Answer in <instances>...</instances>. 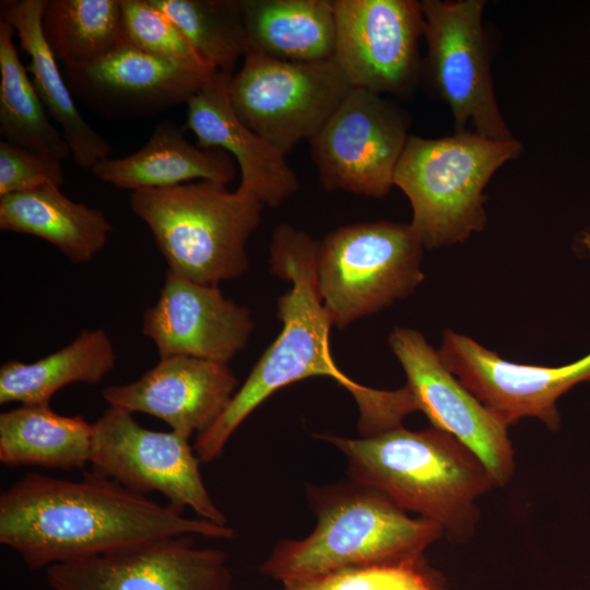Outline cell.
Segmentation results:
<instances>
[{
    "label": "cell",
    "mask_w": 590,
    "mask_h": 590,
    "mask_svg": "<svg viewBox=\"0 0 590 590\" xmlns=\"http://www.w3.org/2000/svg\"><path fill=\"white\" fill-rule=\"evenodd\" d=\"M389 345L400 362L416 411L433 427L445 430L483 461L496 486L506 485L515 472V453L508 426L499 421L444 365L438 351L410 328H396Z\"/></svg>",
    "instance_id": "13"
},
{
    "label": "cell",
    "mask_w": 590,
    "mask_h": 590,
    "mask_svg": "<svg viewBox=\"0 0 590 590\" xmlns=\"http://www.w3.org/2000/svg\"><path fill=\"white\" fill-rule=\"evenodd\" d=\"M306 492L316 528L304 539L279 542L260 567L283 583L349 566L416 560L444 535L437 523L408 516L380 493L353 481L308 485Z\"/></svg>",
    "instance_id": "4"
},
{
    "label": "cell",
    "mask_w": 590,
    "mask_h": 590,
    "mask_svg": "<svg viewBox=\"0 0 590 590\" xmlns=\"http://www.w3.org/2000/svg\"><path fill=\"white\" fill-rule=\"evenodd\" d=\"M126 39L138 49L203 74L216 71L196 52L179 27L151 0H121Z\"/></svg>",
    "instance_id": "30"
},
{
    "label": "cell",
    "mask_w": 590,
    "mask_h": 590,
    "mask_svg": "<svg viewBox=\"0 0 590 590\" xmlns=\"http://www.w3.org/2000/svg\"><path fill=\"white\" fill-rule=\"evenodd\" d=\"M235 161L221 149H202L185 138L170 120L158 122L134 153L96 163L91 172L101 181L132 191L168 188L193 180L226 187L236 176Z\"/></svg>",
    "instance_id": "20"
},
{
    "label": "cell",
    "mask_w": 590,
    "mask_h": 590,
    "mask_svg": "<svg viewBox=\"0 0 590 590\" xmlns=\"http://www.w3.org/2000/svg\"><path fill=\"white\" fill-rule=\"evenodd\" d=\"M284 590H449L424 557L394 564L356 565L285 582Z\"/></svg>",
    "instance_id": "29"
},
{
    "label": "cell",
    "mask_w": 590,
    "mask_h": 590,
    "mask_svg": "<svg viewBox=\"0 0 590 590\" xmlns=\"http://www.w3.org/2000/svg\"><path fill=\"white\" fill-rule=\"evenodd\" d=\"M232 75L215 72L187 102L185 127L194 133L198 146L221 149L233 156L240 170L238 192L276 208L298 190L297 175L284 153L236 115L228 96Z\"/></svg>",
    "instance_id": "19"
},
{
    "label": "cell",
    "mask_w": 590,
    "mask_h": 590,
    "mask_svg": "<svg viewBox=\"0 0 590 590\" xmlns=\"http://www.w3.org/2000/svg\"><path fill=\"white\" fill-rule=\"evenodd\" d=\"M130 206L150 228L167 271L209 285L247 271V240L264 208L209 181L135 190Z\"/></svg>",
    "instance_id": "5"
},
{
    "label": "cell",
    "mask_w": 590,
    "mask_h": 590,
    "mask_svg": "<svg viewBox=\"0 0 590 590\" xmlns=\"http://www.w3.org/2000/svg\"><path fill=\"white\" fill-rule=\"evenodd\" d=\"M318 438L343 453L351 481L437 523L452 542L473 536L477 500L496 486L472 449L436 427L414 432L399 425L368 437Z\"/></svg>",
    "instance_id": "3"
},
{
    "label": "cell",
    "mask_w": 590,
    "mask_h": 590,
    "mask_svg": "<svg viewBox=\"0 0 590 590\" xmlns=\"http://www.w3.org/2000/svg\"><path fill=\"white\" fill-rule=\"evenodd\" d=\"M437 351L444 365L506 426L534 417L557 430L558 399L590 380V353L557 367L519 364L452 330H446Z\"/></svg>",
    "instance_id": "14"
},
{
    "label": "cell",
    "mask_w": 590,
    "mask_h": 590,
    "mask_svg": "<svg viewBox=\"0 0 590 590\" xmlns=\"http://www.w3.org/2000/svg\"><path fill=\"white\" fill-rule=\"evenodd\" d=\"M0 228L42 238L75 264L93 260L113 231L102 211L72 201L55 186L1 196Z\"/></svg>",
    "instance_id": "22"
},
{
    "label": "cell",
    "mask_w": 590,
    "mask_h": 590,
    "mask_svg": "<svg viewBox=\"0 0 590 590\" xmlns=\"http://www.w3.org/2000/svg\"><path fill=\"white\" fill-rule=\"evenodd\" d=\"M46 0H4L0 20L9 23L21 48L31 58L27 71L49 117L57 122L69 144L74 163L90 169L109 157L111 146L79 113L42 25Z\"/></svg>",
    "instance_id": "21"
},
{
    "label": "cell",
    "mask_w": 590,
    "mask_h": 590,
    "mask_svg": "<svg viewBox=\"0 0 590 590\" xmlns=\"http://www.w3.org/2000/svg\"><path fill=\"white\" fill-rule=\"evenodd\" d=\"M93 426L49 404L21 405L0 414V461L7 467L82 469L90 462Z\"/></svg>",
    "instance_id": "25"
},
{
    "label": "cell",
    "mask_w": 590,
    "mask_h": 590,
    "mask_svg": "<svg viewBox=\"0 0 590 590\" xmlns=\"http://www.w3.org/2000/svg\"><path fill=\"white\" fill-rule=\"evenodd\" d=\"M228 83L238 118L285 155L309 141L353 88L333 58L292 62L248 51Z\"/></svg>",
    "instance_id": "8"
},
{
    "label": "cell",
    "mask_w": 590,
    "mask_h": 590,
    "mask_svg": "<svg viewBox=\"0 0 590 590\" xmlns=\"http://www.w3.org/2000/svg\"><path fill=\"white\" fill-rule=\"evenodd\" d=\"M240 4L246 52L292 62H317L333 57V1L240 0Z\"/></svg>",
    "instance_id": "23"
},
{
    "label": "cell",
    "mask_w": 590,
    "mask_h": 590,
    "mask_svg": "<svg viewBox=\"0 0 590 590\" xmlns=\"http://www.w3.org/2000/svg\"><path fill=\"white\" fill-rule=\"evenodd\" d=\"M182 512L94 471L76 481L28 473L0 494V543L34 570L170 536L236 535Z\"/></svg>",
    "instance_id": "1"
},
{
    "label": "cell",
    "mask_w": 590,
    "mask_h": 590,
    "mask_svg": "<svg viewBox=\"0 0 590 590\" xmlns=\"http://www.w3.org/2000/svg\"><path fill=\"white\" fill-rule=\"evenodd\" d=\"M64 182L61 161L39 152L0 142V197Z\"/></svg>",
    "instance_id": "31"
},
{
    "label": "cell",
    "mask_w": 590,
    "mask_h": 590,
    "mask_svg": "<svg viewBox=\"0 0 590 590\" xmlns=\"http://www.w3.org/2000/svg\"><path fill=\"white\" fill-rule=\"evenodd\" d=\"M253 330L250 310L226 298L217 285L170 271L142 320V332L160 357L190 356L222 364L246 347Z\"/></svg>",
    "instance_id": "16"
},
{
    "label": "cell",
    "mask_w": 590,
    "mask_h": 590,
    "mask_svg": "<svg viewBox=\"0 0 590 590\" xmlns=\"http://www.w3.org/2000/svg\"><path fill=\"white\" fill-rule=\"evenodd\" d=\"M424 37L434 86L449 105L457 132L510 141L496 102L482 26L484 1L424 0Z\"/></svg>",
    "instance_id": "11"
},
{
    "label": "cell",
    "mask_w": 590,
    "mask_h": 590,
    "mask_svg": "<svg viewBox=\"0 0 590 590\" xmlns=\"http://www.w3.org/2000/svg\"><path fill=\"white\" fill-rule=\"evenodd\" d=\"M66 73L73 95L99 115L117 119L146 118L187 104L214 74L186 69L128 42L96 62Z\"/></svg>",
    "instance_id": "17"
},
{
    "label": "cell",
    "mask_w": 590,
    "mask_h": 590,
    "mask_svg": "<svg viewBox=\"0 0 590 590\" xmlns=\"http://www.w3.org/2000/svg\"><path fill=\"white\" fill-rule=\"evenodd\" d=\"M213 70L233 74L247 43L240 0H151Z\"/></svg>",
    "instance_id": "28"
},
{
    "label": "cell",
    "mask_w": 590,
    "mask_h": 590,
    "mask_svg": "<svg viewBox=\"0 0 590 590\" xmlns=\"http://www.w3.org/2000/svg\"><path fill=\"white\" fill-rule=\"evenodd\" d=\"M92 426V471L142 495L157 492L180 511L190 507L201 519L227 526L203 483L189 437L148 429L113 405Z\"/></svg>",
    "instance_id": "9"
},
{
    "label": "cell",
    "mask_w": 590,
    "mask_h": 590,
    "mask_svg": "<svg viewBox=\"0 0 590 590\" xmlns=\"http://www.w3.org/2000/svg\"><path fill=\"white\" fill-rule=\"evenodd\" d=\"M237 385L227 364L167 356L139 379L104 388L102 396L109 405L155 416L190 438L220 418Z\"/></svg>",
    "instance_id": "18"
},
{
    "label": "cell",
    "mask_w": 590,
    "mask_h": 590,
    "mask_svg": "<svg viewBox=\"0 0 590 590\" xmlns=\"http://www.w3.org/2000/svg\"><path fill=\"white\" fill-rule=\"evenodd\" d=\"M408 119L380 94L353 87L308 141L328 191L382 198L408 142Z\"/></svg>",
    "instance_id": "10"
},
{
    "label": "cell",
    "mask_w": 590,
    "mask_h": 590,
    "mask_svg": "<svg viewBox=\"0 0 590 590\" xmlns=\"http://www.w3.org/2000/svg\"><path fill=\"white\" fill-rule=\"evenodd\" d=\"M42 25L66 70L87 67L127 42L121 0H46Z\"/></svg>",
    "instance_id": "26"
},
{
    "label": "cell",
    "mask_w": 590,
    "mask_h": 590,
    "mask_svg": "<svg viewBox=\"0 0 590 590\" xmlns=\"http://www.w3.org/2000/svg\"><path fill=\"white\" fill-rule=\"evenodd\" d=\"M424 246L410 224L344 225L318 243L316 280L333 327L344 329L411 295L423 282Z\"/></svg>",
    "instance_id": "7"
},
{
    "label": "cell",
    "mask_w": 590,
    "mask_h": 590,
    "mask_svg": "<svg viewBox=\"0 0 590 590\" xmlns=\"http://www.w3.org/2000/svg\"><path fill=\"white\" fill-rule=\"evenodd\" d=\"M52 590H229L227 555L192 535L153 540L46 568Z\"/></svg>",
    "instance_id": "15"
},
{
    "label": "cell",
    "mask_w": 590,
    "mask_h": 590,
    "mask_svg": "<svg viewBox=\"0 0 590 590\" xmlns=\"http://www.w3.org/2000/svg\"><path fill=\"white\" fill-rule=\"evenodd\" d=\"M318 243L285 223L274 229L271 271L291 283L276 304L282 329L220 418L197 435L193 449L200 462L217 459L239 425L272 393L309 377H330L352 394L359 409L362 437L399 426L405 415L415 412L405 386L392 391L371 389L351 379L334 362L330 349L332 322L317 288Z\"/></svg>",
    "instance_id": "2"
},
{
    "label": "cell",
    "mask_w": 590,
    "mask_h": 590,
    "mask_svg": "<svg viewBox=\"0 0 590 590\" xmlns=\"http://www.w3.org/2000/svg\"><path fill=\"white\" fill-rule=\"evenodd\" d=\"M521 144L473 131L440 139L410 135L393 185L409 199L410 225L424 248L462 243L486 223L483 193L494 173L517 157Z\"/></svg>",
    "instance_id": "6"
},
{
    "label": "cell",
    "mask_w": 590,
    "mask_h": 590,
    "mask_svg": "<svg viewBox=\"0 0 590 590\" xmlns=\"http://www.w3.org/2000/svg\"><path fill=\"white\" fill-rule=\"evenodd\" d=\"M15 31L0 20V134L4 141L61 162L72 156L69 144L40 101L13 42Z\"/></svg>",
    "instance_id": "27"
},
{
    "label": "cell",
    "mask_w": 590,
    "mask_h": 590,
    "mask_svg": "<svg viewBox=\"0 0 590 590\" xmlns=\"http://www.w3.org/2000/svg\"><path fill=\"white\" fill-rule=\"evenodd\" d=\"M333 59L352 87L406 93L420 69L422 3L414 0H334Z\"/></svg>",
    "instance_id": "12"
},
{
    "label": "cell",
    "mask_w": 590,
    "mask_h": 590,
    "mask_svg": "<svg viewBox=\"0 0 590 590\" xmlns=\"http://www.w3.org/2000/svg\"><path fill=\"white\" fill-rule=\"evenodd\" d=\"M111 339L103 329H84L68 345L38 361H9L0 367V403L49 404L63 387L99 384L116 366Z\"/></svg>",
    "instance_id": "24"
}]
</instances>
